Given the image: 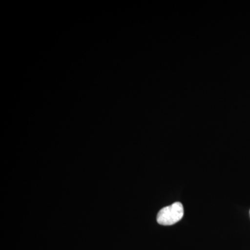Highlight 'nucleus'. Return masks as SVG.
<instances>
[{"label": "nucleus", "instance_id": "nucleus-2", "mask_svg": "<svg viewBox=\"0 0 250 250\" xmlns=\"http://www.w3.org/2000/svg\"></svg>", "mask_w": 250, "mask_h": 250}, {"label": "nucleus", "instance_id": "nucleus-1", "mask_svg": "<svg viewBox=\"0 0 250 250\" xmlns=\"http://www.w3.org/2000/svg\"><path fill=\"white\" fill-rule=\"evenodd\" d=\"M184 207L180 202H175L172 205L164 207L157 215V223L161 225L170 226L178 223L184 216Z\"/></svg>", "mask_w": 250, "mask_h": 250}]
</instances>
